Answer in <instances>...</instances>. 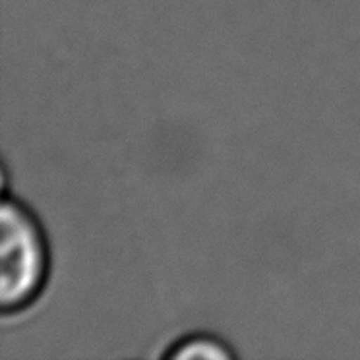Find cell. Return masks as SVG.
I'll return each instance as SVG.
<instances>
[{
    "label": "cell",
    "instance_id": "1",
    "mask_svg": "<svg viewBox=\"0 0 360 360\" xmlns=\"http://www.w3.org/2000/svg\"><path fill=\"white\" fill-rule=\"evenodd\" d=\"M0 233V306L4 314L22 312L47 283V243L37 219L8 198L2 202Z\"/></svg>",
    "mask_w": 360,
    "mask_h": 360
},
{
    "label": "cell",
    "instance_id": "2",
    "mask_svg": "<svg viewBox=\"0 0 360 360\" xmlns=\"http://www.w3.org/2000/svg\"><path fill=\"white\" fill-rule=\"evenodd\" d=\"M172 359H229L231 351L225 349L219 341L210 339V337H192L179 343L174 351L169 352Z\"/></svg>",
    "mask_w": 360,
    "mask_h": 360
}]
</instances>
